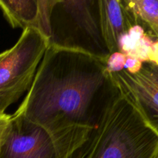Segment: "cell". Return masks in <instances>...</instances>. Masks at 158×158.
Returning a JSON list of instances; mask_svg holds the SVG:
<instances>
[{
    "mask_svg": "<svg viewBox=\"0 0 158 158\" xmlns=\"http://www.w3.org/2000/svg\"><path fill=\"white\" fill-rule=\"evenodd\" d=\"M120 94L106 63L85 52L49 46L15 114L59 138L98 127Z\"/></svg>",
    "mask_w": 158,
    "mask_h": 158,
    "instance_id": "6da1fadb",
    "label": "cell"
},
{
    "mask_svg": "<svg viewBox=\"0 0 158 158\" xmlns=\"http://www.w3.org/2000/svg\"><path fill=\"white\" fill-rule=\"evenodd\" d=\"M157 154L158 134L120 91L97 127L86 158H154Z\"/></svg>",
    "mask_w": 158,
    "mask_h": 158,
    "instance_id": "7a4b0ae2",
    "label": "cell"
},
{
    "mask_svg": "<svg viewBox=\"0 0 158 158\" xmlns=\"http://www.w3.org/2000/svg\"><path fill=\"white\" fill-rule=\"evenodd\" d=\"M49 26V46L85 52L106 63L110 56L99 0H54Z\"/></svg>",
    "mask_w": 158,
    "mask_h": 158,
    "instance_id": "3957f363",
    "label": "cell"
},
{
    "mask_svg": "<svg viewBox=\"0 0 158 158\" xmlns=\"http://www.w3.org/2000/svg\"><path fill=\"white\" fill-rule=\"evenodd\" d=\"M48 46L44 35L27 28L0 60V116L27 94Z\"/></svg>",
    "mask_w": 158,
    "mask_h": 158,
    "instance_id": "277c9868",
    "label": "cell"
},
{
    "mask_svg": "<svg viewBox=\"0 0 158 158\" xmlns=\"http://www.w3.org/2000/svg\"><path fill=\"white\" fill-rule=\"evenodd\" d=\"M0 158L72 157L44 128L14 113L0 148Z\"/></svg>",
    "mask_w": 158,
    "mask_h": 158,
    "instance_id": "5b68a950",
    "label": "cell"
},
{
    "mask_svg": "<svg viewBox=\"0 0 158 158\" xmlns=\"http://www.w3.org/2000/svg\"><path fill=\"white\" fill-rule=\"evenodd\" d=\"M121 92L126 94L158 134V79L142 67L136 73L126 69L110 73Z\"/></svg>",
    "mask_w": 158,
    "mask_h": 158,
    "instance_id": "8992f818",
    "label": "cell"
},
{
    "mask_svg": "<svg viewBox=\"0 0 158 158\" xmlns=\"http://www.w3.org/2000/svg\"><path fill=\"white\" fill-rule=\"evenodd\" d=\"M53 3L54 0H0V9L12 28L36 29L49 42Z\"/></svg>",
    "mask_w": 158,
    "mask_h": 158,
    "instance_id": "52a82bcc",
    "label": "cell"
},
{
    "mask_svg": "<svg viewBox=\"0 0 158 158\" xmlns=\"http://www.w3.org/2000/svg\"><path fill=\"white\" fill-rule=\"evenodd\" d=\"M103 37L110 54L120 52L121 39L133 26L128 19L121 0H99Z\"/></svg>",
    "mask_w": 158,
    "mask_h": 158,
    "instance_id": "ba28073f",
    "label": "cell"
},
{
    "mask_svg": "<svg viewBox=\"0 0 158 158\" xmlns=\"http://www.w3.org/2000/svg\"><path fill=\"white\" fill-rule=\"evenodd\" d=\"M133 27L139 26L158 41V0H121Z\"/></svg>",
    "mask_w": 158,
    "mask_h": 158,
    "instance_id": "9c48e42d",
    "label": "cell"
},
{
    "mask_svg": "<svg viewBox=\"0 0 158 158\" xmlns=\"http://www.w3.org/2000/svg\"><path fill=\"white\" fill-rule=\"evenodd\" d=\"M127 57V56L122 52H115L111 54L106 62V67L109 72L115 73L123 70L124 69Z\"/></svg>",
    "mask_w": 158,
    "mask_h": 158,
    "instance_id": "30bf717a",
    "label": "cell"
},
{
    "mask_svg": "<svg viewBox=\"0 0 158 158\" xmlns=\"http://www.w3.org/2000/svg\"><path fill=\"white\" fill-rule=\"evenodd\" d=\"M10 116L11 115L6 114L0 116V148L2 145L3 140H4L5 136H6L9 120H10Z\"/></svg>",
    "mask_w": 158,
    "mask_h": 158,
    "instance_id": "8fae6325",
    "label": "cell"
},
{
    "mask_svg": "<svg viewBox=\"0 0 158 158\" xmlns=\"http://www.w3.org/2000/svg\"><path fill=\"white\" fill-rule=\"evenodd\" d=\"M142 67L144 68L154 77L158 79V65L152 63V62L144 61L142 62Z\"/></svg>",
    "mask_w": 158,
    "mask_h": 158,
    "instance_id": "7c38bea8",
    "label": "cell"
},
{
    "mask_svg": "<svg viewBox=\"0 0 158 158\" xmlns=\"http://www.w3.org/2000/svg\"><path fill=\"white\" fill-rule=\"evenodd\" d=\"M7 52H8V49H7V50L4 51V52H1V53H0V60H1L2 59L3 57H4L6 55V53H7Z\"/></svg>",
    "mask_w": 158,
    "mask_h": 158,
    "instance_id": "4fadbf2b",
    "label": "cell"
},
{
    "mask_svg": "<svg viewBox=\"0 0 158 158\" xmlns=\"http://www.w3.org/2000/svg\"><path fill=\"white\" fill-rule=\"evenodd\" d=\"M154 158H158V154H157V156H156V157H154Z\"/></svg>",
    "mask_w": 158,
    "mask_h": 158,
    "instance_id": "5bb4252c",
    "label": "cell"
}]
</instances>
